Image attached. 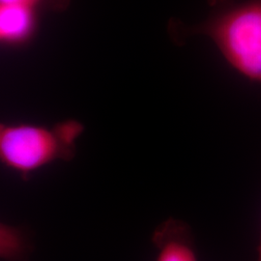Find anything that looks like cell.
<instances>
[{
  "label": "cell",
  "mask_w": 261,
  "mask_h": 261,
  "mask_svg": "<svg viewBox=\"0 0 261 261\" xmlns=\"http://www.w3.org/2000/svg\"><path fill=\"white\" fill-rule=\"evenodd\" d=\"M168 30L178 45L196 36L209 38L230 65L261 83V0H208L200 20L171 19Z\"/></svg>",
  "instance_id": "1"
},
{
  "label": "cell",
  "mask_w": 261,
  "mask_h": 261,
  "mask_svg": "<svg viewBox=\"0 0 261 261\" xmlns=\"http://www.w3.org/2000/svg\"><path fill=\"white\" fill-rule=\"evenodd\" d=\"M84 130L75 120L54 127L0 122V164L28 178L55 161L74 158L75 142Z\"/></svg>",
  "instance_id": "2"
},
{
  "label": "cell",
  "mask_w": 261,
  "mask_h": 261,
  "mask_svg": "<svg viewBox=\"0 0 261 261\" xmlns=\"http://www.w3.org/2000/svg\"><path fill=\"white\" fill-rule=\"evenodd\" d=\"M156 249L154 261H199L191 227L176 219H168L152 234Z\"/></svg>",
  "instance_id": "3"
},
{
  "label": "cell",
  "mask_w": 261,
  "mask_h": 261,
  "mask_svg": "<svg viewBox=\"0 0 261 261\" xmlns=\"http://www.w3.org/2000/svg\"><path fill=\"white\" fill-rule=\"evenodd\" d=\"M37 8L0 4V44L19 46L27 43L37 28Z\"/></svg>",
  "instance_id": "4"
},
{
  "label": "cell",
  "mask_w": 261,
  "mask_h": 261,
  "mask_svg": "<svg viewBox=\"0 0 261 261\" xmlns=\"http://www.w3.org/2000/svg\"><path fill=\"white\" fill-rule=\"evenodd\" d=\"M29 243L19 228L0 223V258L22 261L28 255Z\"/></svg>",
  "instance_id": "5"
},
{
  "label": "cell",
  "mask_w": 261,
  "mask_h": 261,
  "mask_svg": "<svg viewBox=\"0 0 261 261\" xmlns=\"http://www.w3.org/2000/svg\"><path fill=\"white\" fill-rule=\"evenodd\" d=\"M42 0H0V4H17L37 8Z\"/></svg>",
  "instance_id": "6"
},
{
  "label": "cell",
  "mask_w": 261,
  "mask_h": 261,
  "mask_svg": "<svg viewBox=\"0 0 261 261\" xmlns=\"http://www.w3.org/2000/svg\"><path fill=\"white\" fill-rule=\"evenodd\" d=\"M261 261V234H260V241H259V245L257 248V260Z\"/></svg>",
  "instance_id": "7"
}]
</instances>
